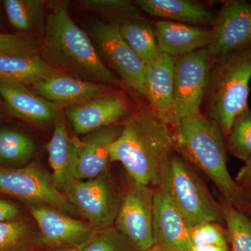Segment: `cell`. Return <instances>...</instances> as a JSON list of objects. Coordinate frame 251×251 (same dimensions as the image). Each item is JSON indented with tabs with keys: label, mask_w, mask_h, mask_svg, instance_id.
<instances>
[{
	"label": "cell",
	"mask_w": 251,
	"mask_h": 251,
	"mask_svg": "<svg viewBox=\"0 0 251 251\" xmlns=\"http://www.w3.org/2000/svg\"><path fill=\"white\" fill-rule=\"evenodd\" d=\"M175 150L173 128L148 104L135 110L124 124L121 134L110 146V163H122L136 184L157 187L162 171Z\"/></svg>",
	"instance_id": "6da1fadb"
},
{
	"label": "cell",
	"mask_w": 251,
	"mask_h": 251,
	"mask_svg": "<svg viewBox=\"0 0 251 251\" xmlns=\"http://www.w3.org/2000/svg\"><path fill=\"white\" fill-rule=\"evenodd\" d=\"M67 2L50 1L41 37L40 54L57 72L103 85L122 80L110 71L90 37L71 18Z\"/></svg>",
	"instance_id": "7a4b0ae2"
},
{
	"label": "cell",
	"mask_w": 251,
	"mask_h": 251,
	"mask_svg": "<svg viewBox=\"0 0 251 251\" xmlns=\"http://www.w3.org/2000/svg\"><path fill=\"white\" fill-rule=\"evenodd\" d=\"M173 131L176 151L185 161L207 175L223 201L234 206L241 188L227 169L226 138L218 124L200 113L180 120Z\"/></svg>",
	"instance_id": "3957f363"
},
{
	"label": "cell",
	"mask_w": 251,
	"mask_h": 251,
	"mask_svg": "<svg viewBox=\"0 0 251 251\" xmlns=\"http://www.w3.org/2000/svg\"><path fill=\"white\" fill-rule=\"evenodd\" d=\"M251 80V45L213 59L203 103L226 138L234 117L249 106Z\"/></svg>",
	"instance_id": "277c9868"
},
{
	"label": "cell",
	"mask_w": 251,
	"mask_h": 251,
	"mask_svg": "<svg viewBox=\"0 0 251 251\" xmlns=\"http://www.w3.org/2000/svg\"><path fill=\"white\" fill-rule=\"evenodd\" d=\"M157 189L166 196L191 227L206 222L224 224L221 204L181 157L173 155L168 161L162 171Z\"/></svg>",
	"instance_id": "5b68a950"
},
{
	"label": "cell",
	"mask_w": 251,
	"mask_h": 251,
	"mask_svg": "<svg viewBox=\"0 0 251 251\" xmlns=\"http://www.w3.org/2000/svg\"><path fill=\"white\" fill-rule=\"evenodd\" d=\"M0 193L27 204H45L68 215L79 214L67 196L57 189L52 176L35 163L19 168H0Z\"/></svg>",
	"instance_id": "8992f818"
},
{
	"label": "cell",
	"mask_w": 251,
	"mask_h": 251,
	"mask_svg": "<svg viewBox=\"0 0 251 251\" xmlns=\"http://www.w3.org/2000/svg\"><path fill=\"white\" fill-rule=\"evenodd\" d=\"M79 215L96 228L114 226L122 198L109 172L94 179L75 180L64 192Z\"/></svg>",
	"instance_id": "52a82bcc"
},
{
	"label": "cell",
	"mask_w": 251,
	"mask_h": 251,
	"mask_svg": "<svg viewBox=\"0 0 251 251\" xmlns=\"http://www.w3.org/2000/svg\"><path fill=\"white\" fill-rule=\"evenodd\" d=\"M212 62L206 49L175 58L174 109L178 124L201 113Z\"/></svg>",
	"instance_id": "ba28073f"
},
{
	"label": "cell",
	"mask_w": 251,
	"mask_h": 251,
	"mask_svg": "<svg viewBox=\"0 0 251 251\" xmlns=\"http://www.w3.org/2000/svg\"><path fill=\"white\" fill-rule=\"evenodd\" d=\"M91 31L101 58L128 88L146 98L145 64L122 37L119 26L95 21Z\"/></svg>",
	"instance_id": "9c48e42d"
},
{
	"label": "cell",
	"mask_w": 251,
	"mask_h": 251,
	"mask_svg": "<svg viewBox=\"0 0 251 251\" xmlns=\"http://www.w3.org/2000/svg\"><path fill=\"white\" fill-rule=\"evenodd\" d=\"M152 188L142 186L132 181L123 197L115 220V228L138 251L154 247L153 232Z\"/></svg>",
	"instance_id": "30bf717a"
},
{
	"label": "cell",
	"mask_w": 251,
	"mask_h": 251,
	"mask_svg": "<svg viewBox=\"0 0 251 251\" xmlns=\"http://www.w3.org/2000/svg\"><path fill=\"white\" fill-rule=\"evenodd\" d=\"M134 112L128 96L114 91L64 109L75 133L80 135L117 126L127 121Z\"/></svg>",
	"instance_id": "8fae6325"
},
{
	"label": "cell",
	"mask_w": 251,
	"mask_h": 251,
	"mask_svg": "<svg viewBox=\"0 0 251 251\" xmlns=\"http://www.w3.org/2000/svg\"><path fill=\"white\" fill-rule=\"evenodd\" d=\"M29 210L39 227L41 244L50 249H78L90 237L96 228L89 222L41 204H30Z\"/></svg>",
	"instance_id": "7c38bea8"
},
{
	"label": "cell",
	"mask_w": 251,
	"mask_h": 251,
	"mask_svg": "<svg viewBox=\"0 0 251 251\" xmlns=\"http://www.w3.org/2000/svg\"><path fill=\"white\" fill-rule=\"evenodd\" d=\"M212 30V41L206 49L213 59L251 45V2H225Z\"/></svg>",
	"instance_id": "4fadbf2b"
},
{
	"label": "cell",
	"mask_w": 251,
	"mask_h": 251,
	"mask_svg": "<svg viewBox=\"0 0 251 251\" xmlns=\"http://www.w3.org/2000/svg\"><path fill=\"white\" fill-rule=\"evenodd\" d=\"M175 57L160 52L145 64L146 99L157 116L171 128L177 125L174 109Z\"/></svg>",
	"instance_id": "5bb4252c"
},
{
	"label": "cell",
	"mask_w": 251,
	"mask_h": 251,
	"mask_svg": "<svg viewBox=\"0 0 251 251\" xmlns=\"http://www.w3.org/2000/svg\"><path fill=\"white\" fill-rule=\"evenodd\" d=\"M191 228L166 196L156 189L153 202L154 247L165 251H192Z\"/></svg>",
	"instance_id": "9a60e30c"
},
{
	"label": "cell",
	"mask_w": 251,
	"mask_h": 251,
	"mask_svg": "<svg viewBox=\"0 0 251 251\" xmlns=\"http://www.w3.org/2000/svg\"><path fill=\"white\" fill-rule=\"evenodd\" d=\"M33 92L63 109L112 92L103 84L57 72L28 87Z\"/></svg>",
	"instance_id": "2e32d148"
},
{
	"label": "cell",
	"mask_w": 251,
	"mask_h": 251,
	"mask_svg": "<svg viewBox=\"0 0 251 251\" xmlns=\"http://www.w3.org/2000/svg\"><path fill=\"white\" fill-rule=\"evenodd\" d=\"M122 128L119 125L106 127L89 133L83 139L76 138L75 179H94L108 171L110 146L121 134Z\"/></svg>",
	"instance_id": "e0dca14e"
},
{
	"label": "cell",
	"mask_w": 251,
	"mask_h": 251,
	"mask_svg": "<svg viewBox=\"0 0 251 251\" xmlns=\"http://www.w3.org/2000/svg\"><path fill=\"white\" fill-rule=\"evenodd\" d=\"M154 29L159 50L175 58L207 49L213 39L212 27L161 20Z\"/></svg>",
	"instance_id": "ac0fdd59"
},
{
	"label": "cell",
	"mask_w": 251,
	"mask_h": 251,
	"mask_svg": "<svg viewBox=\"0 0 251 251\" xmlns=\"http://www.w3.org/2000/svg\"><path fill=\"white\" fill-rule=\"evenodd\" d=\"M0 97L12 116L35 125L53 122L62 110L27 87L0 84Z\"/></svg>",
	"instance_id": "d6986e66"
},
{
	"label": "cell",
	"mask_w": 251,
	"mask_h": 251,
	"mask_svg": "<svg viewBox=\"0 0 251 251\" xmlns=\"http://www.w3.org/2000/svg\"><path fill=\"white\" fill-rule=\"evenodd\" d=\"M52 138L46 145L52 179L58 191L65 192L75 179L76 138H72L66 127L63 115L59 112L54 121Z\"/></svg>",
	"instance_id": "ffe728a7"
},
{
	"label": "cell",
	"mask_w": 251,
	"mask_h": 251,
	"mask_svg": "<svg viewBox=\"0 0 251 251\" xmlns=\"http://www.w3.org/2000/svg\"><path fill=\"white\" fill-rule=\"evenodd\" d=\"M135 4L163 21L212 27L217 18L218 14L206 5L189 0H137Z\"/></svg>",
	"instance_id": "44dd1931"
},
{
	"label": "cell",
	"mask_w": 251,
	"mask_h": 251,
	"mask_svg": "<svg viewBox=\"0 0 251 251\" xmlns=\"http://www.w3.org/2000/svg\"><path fill=\"white\" fill-rule=\"evenodd\" d=\"M57 72L41 54H0V84L28 88Z\"/></svg>",
	"instance_id": "7402d4cb"
},
{
	"label": "cell",
	"mask_w": 251,
	"mask_h": 251,
	"mask_svg": "<svg viewBox=\"0 0 251 251\" xmlns=\"http://www.w3.org/2000/svg\"><path fill=\"white\" fill-rule=\"evenodd\" d=\"M6 18L11 27L23 33L42 37L45 29V4L43 0H4Z\"/></svg>",
	"instance_id": "603a6c76"
},
{
	"label": "cell",
	"mask_w": 251,
	"mask_h": 251,
	"mask_svg": "<svg viewBox=\"0 0 251 251\" xmlns=\"http://www.w3.org/2000/svg\"><path fill=\"white\" fill-rule=\"evenodd\" d=\"M35 151V143L30 137L14 127L0 124V168L26 166Z\"/></svg>",
	"instance_id": "cb8c5ba5"
},
{
	"label": "cell",
	"mask_w": 251,
	"mask_h": 251,
	"mask_svg": "<svg viewBox=\"0 0 251 251\" xmlns=\"http://www.w3.org/2000/svg\"><path fill=\"white\" fill-rule=\"evenodd\" d=\"M126 42L145 64L161 52L157 44L154 27L149 21L135 18L119 26Z\"/></svg>",
	"instance_id": "d4e9b609"
},
{
	"label": "cell",
	"mask_w": 251,
	"mask_h": 251,
	"mask_svg": "<svg viewBox=\"0 0 251 251\" xmlns=\"http://www.w3.org/2000/svg\"><path fill=\"white\" fill-rule=\"evenodd\" d=\"M41 244L40 234L18 219L0 222V251H29Z\"/></svg>",
	"instance_id": "484cf974"
},
{
	"label": "cell",
	"mask_w": 251,
	"mask_h": 251,
	"mask_svg": "<svg viewBox=\"0 0 251 251\" xmlns=\"http://www.w3.org/2000/svg\"><path fill=\"white\" fill-rule=\"evenodd\" d=\"M221 212L232 251H251V219L235 206L223 201Z\"/></svg>",
	"instance_id": "4316f807"
},
{
	"label": "cell",
	"mask_w": 251,
	"mask_h": 251,
	"mask_svg": "<svg viewBox=\"0 0 251 251\" xmlns=\"http://www.w3.org/2000/svg\"><path fill=\"white\" fill-rule=\"evenodd\" d=\"M77 4L84 10L100 16L103 22L115 25L140 18L136 6L128 0H80Z\"/></svg>",
	"instance_id": "83f0119b"
},
{
	"label": "cell",
	"mask_w": 251,
	"mask_h": 251,
	"mask_svg": "<svg viewBox=\"0 0 251 251\" xmlns=\"http://www.w3.org/2000/svg\"><path fill=\"white\" fill-rule=\"evenodd\" d=\"M226 148L232 156L243 162L251 157V109L242 110L234 117L226 138Z\"/></svg>",
	"instance_id": "f1b7e54d"
},
{
	"label": "cell",
	"mask_w": 251,
	"mask_h": 251,
	"mask_svg": "<svg viewBox=\"0 0 251 251\" xmlns=\"http://www.w3.org/2000/svg\"><path fill=\"white\" fill-rule=\"evenodd\" d=\"M78 251H138L115 226L97 228Z\"/></svg>",
	"instance_id": "f546056e"
},
{
	"label": "cell",
	"mask_w": 251,
	"mask_h": 251,
	"mask_svg": "<svg viewBox=\"0 0 251 251\" xmlns=\"http://www.w3.org/2000/svg\"><path fill=\"white\" fill-rule=\"evenodd\" d=\"M0 54L25 56L40 54V44L24 34L0 31Z\"/></svg>",
	"instance_id": "4dcf8cb0"
},
{
	"label": "cell",
	"mask_w": 251,
	"mask_h": 251,
	"mask_svg": "<svg viewBox=\"0 0 251 251\" xmlns=\"http://www.w3.org/2000/svg\"><path fill=\"white\" fill-rule=\"evenodd\" d=\"M191 240L193 247L207 244L228 246L227 231L218 223L206 222L193 226Z\"/></svg>",
	"instance_id": "1f68e13d"
},
{
	"label": "cell",
	"mask_w": 251,
	"mask_h": 251,
	"mask_svg": "<svg viewBox=\"0 0 251 251\" xmlns=\"http://www.w3.org/2000/svg\"><path fill=\"white\" fill-rule=\"evenodd\" d=\"M19 206L7 200L0 199V222L18 219Z\"/></svg>",
	"instance_id": "d6a6232c"
},
{
	"label": "cell",
	"mask_w": 251,
	"mask_h": 251,
	"mask_svg": "<svg viewBox=\"0 0 251 251\" xmlns=\"http://www.w3.org/2000/svg\"><path fill=\"white\" fill-rule=\"evenodd\" d=\"M234 181L241 189L251 188V157L244 162V166L236 175Z\"/></svg>",
	"instance_id": "836d02e7"
},
{
	"label": "cell",
	"mask_w": 251,
	"mask_h": 251,
	"mask_svg": "<svg viewBox=\"0 0 251 251\" xmlns=\"http://www.w3.org/2000/svg\"><path fill=\"white\" fill-rule=\"evenodd\" d=\"M234 206L251 219V188L241 189L239 197Z\"/></svg>",
	"instance_id": "e575fe53"
},
{
	"label": "cell",
	"mask_w": 251,
	"mask_h": 251,
	"mask_svg": "<svg viewBox=\"0 0 251 251\" xmlns=\"http://www.w3.org/2000/svg\"><path fill=\"white\" fill-rule=\"evenodd\" d=\"M192 251H229V247L216 244L195 246L193 247Z\"/></svg>",
	"instance_id": "d590c367"
},
{
	"label": "cell",
	"mask_w": 251,
	"mask_h": 251,
	"mask_svg": "<svg viewBox=\"0 0 251 251\" xmlns=\"http://www.w3.org/2000/svg\"><path fill=\"white\" fill-rule=\"evenodd\" d=\"M7 113H9V112H8L7 109L5 106V104L3 102L2 99L0 97V118H2V117L6 116Z\"/></svg>",
	"instance_id": "8d00e7d4"
},
{
	"label": "cell",
	"mask_w": 251,
	"mask_h": 251,
	"mask_svg": "<svg viewBox=\"0 0 251 251\" xmlns=\"http://www.w3.org/2000/svg\"><path fill=\"white\" fill-rule=\"evenodd\" d=\"M50 251H78V250L75 248H56V249H51Z\"/></svg>",
	"instance_id": "74e56055"
},
{
	"label": "cell",
	"mask_w": 251,
	"mask_h": 251,
	"mask_svg": "<svg viewBox=\"0 0 251 251\" xmlns=\"http://www.w3.org/2000/svg\"><path fill=\"white\" fill-rule=\"evenodd\" d=\"M165 251L163 250H161V249H158V248H157L156 247H153V248H151V249H149L148 251Z\"/></svg>",
	"instance_id": "f35d334b"
},
{
	"label": "cell",
	"mask_w": 251,
	"mask_h": 251,
	"mask_svg": "<svg viewBox=\"0 0 251 251\" xmlns=\"http://www.w3.org/2000/svg\"><path fill=\"white\" fill-rule=\"evenodd\" d=\"M0 16H1V5H0Z\"/></svg>",
	"instance_id": "ab89813d"
}]
</instances>
